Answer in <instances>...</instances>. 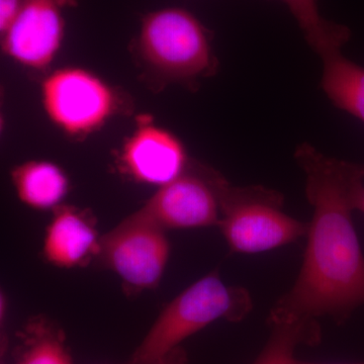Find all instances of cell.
I'll use <instances>...</instances> for the list:
<instances>
[{"instance_id":"cell-17","label":"cell","mask_w":364,"mask_h":364,"mask_svg":"<svg viewBox=\"0 0 364 364\" xmlns=\"http://www.w3.org/2000/svg\"><path fill=\"white\" fill-rule=\"evenodd\" d=\"M296 364H326V363H301V361H298ZM329 364H364V363H329Z\"/></svg>"},{"instance_id":"cell-13","label":"cell","mask_w":364,"mask_h":364,"mask_svg":"<svg viewBox=\"0 0 364 364\" xmlns=\"http://www.w3.org/2000/svg\"><path fill=\"white\" fill-rule=\"evenodd\" d=\"M289 9L305 39L321 59L341 52L351 37L346 26L326 20L318 11V0H279Z\"/></svg>"},{"instance_id":"cell-2","label":"cell","mask_w":364,"mask_h":364,"mask_svg":"<svg viewBox=\"0 0 364 364\" xmlns=\"http://www.w3.org/2000/svg\"><path fill=\"white\" fill-rule=\"evenodd\" d=\"M135 47L143 68L163 85L193 88L217 70L208 31L195 14L181 7L146 14Z\"/></svg>"},{"instance_id":"cell-3","label":"cell","mask_w":364,"mask_h":364,"mask_svg":"<svg viewBox=\"0 0 364 364\" xmlns=\"http://www.w3.org/2000/svg\"><path fill=\"white\" fill-rule=\"evenodd\" d=\"M252 299L243 287L227 286L212 273L179 294L157 320L134 354L133 364H158L186 338L215 321L237 322L252 310Z\"/></svg>"},{"instance_id":"cell-10","label":"cell","mask_w":364,"mask_h":364,"mask_svg":"<svg viewBox=\"0 0 364 364\" xmlns=\"http://www.w3.org/2000/svg\"><path fill=\"white\" fill-rule=\"evenodd\" d=\"M100 241L85 213L70 205H59L46 231L43 253L55 267L73 268L98 254Z\"/></svg>"},{"instance_id":"cell-11","label":"cell","mask_w":364,"mask_h":364,"mask_svg":"<svg viewBox=\"0 0 364 364\" xmlns=\"http://www.w3.org/2000/svg\"><path fill=\"white\" fill-rule=\"evenodd\" d=\"M11 181L18 200L33 210H55L69 191L63 169L45 160H31L14 167Z\"/></svg>"},{"instance_id":"cell-12","label":"cell","mask_w":364,"mask_h":364,"mask_svg":"<svg viewBox=\"0 0 364 364\" xmlns=\"http://www.w3.org/2000/svg\"><path fill=\"white\" fill-rule=\"evenodd\" d=\"M321 86L335 107L364 123V67L335 53L322 59Z\"/></svg>"},{"instance_id":"cell-18","label":"cell","mask_w":364,"mask_h":364,"mask_svg":"<svg viewBox=\"0 0 364 364\" xmlns=\"http://www.w3.org/2000/svg\"><path fill=\"white\" fill-rule=\"evenodd\" d=\"M158 364H168L166 363V358L164 359V360H162L161 363H159Z\"/></svg>"},{"instance_id":"cell-16","label":"cell","mask_w":364,"mask_h":364,"mask_svg":"<svg viewBox=\"0 0 364 364\" xmlns=\"http://www.w3.org/2000/svg\"><path fill=\"white\" fill-rule=\"evenodd\" d=\"M356 210L364 213V188L361 191V193H359L358 203H356Z\"/></svg>"},{"instance_id":"cell-6","label":"cell","mask_w":364,"mask_h":364,"mask_svg":"<svg viewBox=\"0 0 364 364\" xmlns=\"http://www.w3.org/2000/svg\"><path fill=\"white\" fill-rule=\"evenodd\" d=\"M169 253L165 230L134 213L100 238L97 255L127 286L149 289L161 280Z\"/></svg>"},{"instance_id":"cell-7","label":"cell","mask_w":364,"mask_h":364,"mask_svg":"<svg viewBox=\"0 0 364 364\" xmlns=\"http://www.w3.org/2000/svg\"><path fill=\"white\" fill-rule=\"evenodd\" d=\"M215 170L189 163L176 179L158 188L136 214L161 229H196L219 224V193Z\"/></svg>"},{"instance_id":"cell-9","label":"cell","mask_w":364,"mask_h":364,"mask_svg":"<svg viewBox=\"0 0 364 364\" xmlns=\"http://www.w3.org/2000/svg\"><path fill=\"white\" fill-rule=\"evenodd\" d=\"M136 121L119 154L124 171L134 181L158 188L183 174L191 162L181 139L149 117L141 116Z\"/></svg>"},{"instance_id":"cell-4","label":"cell","mask_w":364,"mask_h":364,"mask_svg":"<svg viewBox=\"0 0 364 364\" xmlns=\"http://www.w3.org/2000/svg\"><path fill=\"white\" fill-rule=\"evenodd\" d=\"M220 217L218 226L233 252H267L306 236L308 223L287 215L284 196L261 186H232L218 176Z\"/></svg>"},{"instance_id":"cell-8","label":"cell","mask_w":364,"mask_h":364,"mask_svg":"<svg viewBox=\"0 0 364 364\" xmlns=\"http://www.w3.org/2000/svg\"><path fill=\"white\" fill-rule=\"evenodd\" d=\"M78 0H25L13 26L1 36L4 54L20 65L42 71L58 54L64 32V11Z\"/></svg>"},{"instance_id":"cell-5","label":"cell","mask_w":364,"mask_h":364,"mask_svg":"<svg viewBox=\"0 0 364 364\" xmlns=\"http://www.w3.org/2000/svg\"><path fill=\"white\" fill-rule=\"evenodd\" d=\"M41 97L48 119L76 139L100 130L124 105L116 88L79 67L50 73L41 85Z\"/></svg>"},{"instance_id":"cell-1","label":"cell","mask_w":364,"mask_h":364,"mask_svg":"<svg viewBox=\"0 0 364 364\" xmlns=\"http://www.w3.org/2000/svg\"><path fill=\"white\" fill-rule=\"evenodd\" d=\"M294 158L306 176L313 219L298 279L273 306L268 322H343L364 305V256L352 221L364 165L327 156L308 143L298 146Z\"/></svg>"},{"instance_id":"cell-15","label":"cell","mask_w":364,"mask_h":364,"mask_svg":"<svg viewBox=\"0 0 364 364\" xmlns=\"http://www.w3.org/2000/svg\"><path fill=\"white\" fill-rule=\"evenodd\" d=\"M18 364H73L63 340L45 321L31 325Z\"/></svg>"},{"instance_id":"cell-14","label":"cell","mask_w":364,"mask_h":364,"mask_svg":"<svg viewBox=\"0 0 364 364\" xmlns=\"http://www.w3.org/2000/svg\"><path fill=\"white\" fill-rule=\"evenodd\" d=\"M270 326L272 337L253 364H296V347L299 343L314 344L320 339L318 322L298 321Z\"/></svg>"}]
</instances>
